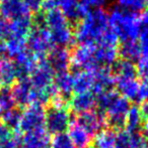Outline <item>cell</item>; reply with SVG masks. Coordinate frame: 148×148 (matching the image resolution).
I'll return each instance as SVG.
<instances>
[{
  "instance_id": "8fae6325",
  "label": "cell",
  "mask_w": 148,
  "mask_h": 148,
  "mask_svg": "<svg viewBox=\"0 0 148 148\" xmlns=\"http://www.w3.org/2000/svg\"><path fill=\"white\" fill-rule=\"evenodd\" d=\"M22 128L26 132L42 129L45 126V109L43 106L33 104L28 107L20 119Z\"/></svg>"
},
{
  "instance_id": "277c9868",
  "label": "cell",
  "mask_w": 148,
  "mask_h": 148,
  "mask_svg": "<svg viewBox=\"0 0 148 148\" xmlns=\"http://www.w3.org/2000/svg\"><path fill=\"white\" fill-rule=\"evenodd\" d=\"M71 124V112L66 106L51 104L45 111V127L49 134L66 133Z\"/></svg>"
},
{
  "instance_id": "6da1fadb",
  "label": "cell",
  "mask_w": 148,
  "mask_h": 148,
  "mask_svg": "<svg viewBox=\"0 0 148 148\" xmlns=\"http://www.w3.org/2000/svg\"><path fill=\"white\" fill-rule=\"evenodd\" d=\"M74 40L78 45H118V38L110 29L108 13L103 9L91 10L77 22L74 29Z\"/></svg>"
},
{
  "instance_id": "3957f363",
  "label": "cell",
  "mask_w": 148,
  "mask_h": 148,
  "mask_svg": "<svg viewBox=\"0 0 148 148\" xmlns=\"http://www.w3.org/2000/svg\"><path fill=\"white\" fill-rule=\"evenodd\" d=\"M44 26L51 35L54 45L67 49L74 41V32L69 20L59 9L46 11L43 17Z\"/></svg>"
},
{
  "instance_id": "8992f818",
  "label": "cell",
  "mask_w": 148,
  "mask_h": 148,
  "mask_svg": "<svg viewBox=\"0 0 148 148\" xmlns=\"http://www.w3.org/2000/svg\"><path fill=\"white\" fill-rule=\"evenodd\" d=\"M131 106L132 105L128 100L119 96L110 109L106 112V125L113 131L122 130L123 127H125L126 118Z\"/></svg>"
},
{
  "instance_id": "5bb4252c",
  "label": "cell",
  "mask_w": 148,
  "mask_h": 148,
  "mask_svg": "<svg viewBox=\"0 0 148 148\" xmlns=\"http://www.w3.org/2000/svg\"><path fill=\"white\" fill-rule=\"evenodd\" d=\"M55 4L57 9H59L69 21L79 20L87 13L80 5L79 0H56Z\"/></svg>"
},
{
  "instance_id": "ba28073f",
  "label": "cell",
  "mask_w": 148,
  "mask_h": 148,
  "mask_svg": "<svg viewBox=\"0 0 148 148\" xmlns=\"http://www.w3.org/2000/svg\"><path fill=\"white\" fill-rule=\"evenodd\" d=\"M94 45H78L71 53V66L77 71H92L99 69L94 60Z\"/></svg>"
},
{
  "instance_id": "d4e9b609",
  "label": "cell",
  "mask_w": 148,
  "mask_h": 148,
  "mask_svg": "<svg viewBox=\"0 0 148 148\" xmlns=\"http://www.w3.org/2000/svg\"><path fill=\"white\" fill-rule=\"evenodd\" d=\"M50 148H75L67 133L56 134L50 139Z\"/></svg>"
},
{
  "instance_id": "4dcf8cb0",
  "label": "cell",
  "mask_w": 148,
  "mask_h": 148,
  "mask_svg": "<svg viewBox=\"0 0 148 148\" xmlns=\"http://www.w3.org/2000/svg\"><path fill=\"white\" fill-rule=\"evenodd\" d=\"M141 131H142V136L144 137V139L147 141V143H148V120L144 122V125H143L142 130Z\"/></svg>"
},
{
  "instance_id": "e0dca14e",
  "label": "cell",
  "mask_w": 148,
  "mask_h": 148,
  "mask_svg": "<svg viewBox=\"0 0 148 148\" xmlns=\"http://www.w3.org/2000/svg\"><path fill=\"white\" fill-rule=\"evenodd\" d=\"M70 108L75 113L82 114L93 110L95 106V96L92 93L75 94L69 100Z\"/></svg>"
},
{
  "instance_id": "cb8c5ba5",
  "label": "cell",
  "mask_w": 148,
  "mask_h": 148,
  "mask_svg": "<svg viewBox=\"0 0 148 148\" xmlns=\"http://www.w3.org/2000/svg\"><path fill=\"white\" fill-rule=\"evenodd\" d=\"M117 7L127 11H143L148 6V0H116Z\"/></svg>"
},
{
  "instance_id": "836d02e7",
  "label": "cell",
  "mask_w": 148,
  "mask_h": 148,
  "mask_svg": "<svg viewBox=\"0 0 148 148\" xmlns=\"http://www.w3.org/2000/svg\"><path fill=\"white\" fill-rule=\"evenodd\" d=\"M88 148H90V147H88Z\"/></svg>"
},
{
  "instance_id": "1f68e13d",
  "label": "cell",
  "mask_w": 148,
  "mask_h": 148,
  "mask_svg": "<svg viewBox=\"0 0 148 148\" xmlns=\"http://www.w3.org/2000/svg\"><path fill=\"white\" fill-rule=\"evenodd\" d=\"M52 1H54V3H55V1H56V0H52ZM55 5H56V4H55ZM56 8H57V7H56Z\"/></svg>"
},
{
  "instance_id": "ffe728a7",
  "label": "cell",
  "mask_w": 148,
  "mask_h": 148,
  "mask_svg": "<svg viewBox=\"0 0 148 148\" xmlns=\"http://www.w3.org/2000/svg\"><path fill=\"white\" fill-rule=\"evenodd\" d=\"M144 122L145 121L142 117L139 107L133 105L131 106L128 115H127L126 123H125L126 129L125 130L128 131L129 133H140L143 125H144Z\"/></svg>"
},
{
  "instance_id": "44dd1931",
  "label": "cell",
  "mask_w": 148,
  "mask_h": 148,
  "mask_svg": "<svg viewBox=\"0 0 148 148\" xmlns=\"http://www.w3.org/2000/svg\"><path fill=\"white\" fill-rule=\"evenodd\" d=\"M116 133L111 129H106L97 133L90 142V148H115Z\"/></svg>"
},
{
  "instance_id": "5b68a950",
  "label": "cell",
  "mask_w": 148,
  "mask_h": 148,
  "mask_svg": "<svg viewBox=\"0 0 148 148\" xmlns=\"http://www.w3.org/2000/svg\"><path fill=\"white\" fill-rule=\"evenodd\" d=\"M28 47L33 57L39 60H45L50 51L55 47L49 31L44 25L31 31L28 36Z\"/></svg>"
},
{
  "instance_id": "30bf717a",
  "label": "cell",
  "mask_w": 148,
  "mask_h": 148,
  "mask_svg": "<svg viewBox=\"0 0 148 148\" xmlns=\"http://www.w3.org/2000/svg\"><path fill=\"white\" fill-rule=\"evenodd\" d=\"M76 124L80 126L90 136H95L97 133L104 130L106 126V121L103 114L91 110V111L79 114L76 117Z\"/></svg>"
},
{
  "instance_id": "e575fe53",
  "label": "cell",
  "mask_w": 148,
  "mask_h": 148,
  "mask_svg": "<svg viewBox=\"0 0 148 148\" xmlns=\"http://www.w3.org/2000/svg\"><path fill=\"white\" fill-rule=\"evenodd\" d=\"M115 148H116V147H115Z\"/></svg>"
},
{
  "instance_id": "d6986e66",
  "label": "cell",
  "mask_w": 148,
  "mask_h": 148,
  "mask_svg": "<svg viewBox=\"0 0 148 148\" xmlns=\"http://www.w3.org/2000/svg\"><path fill=\"white\" fill-rule=\"evenodd\" d=\"M67 134L71 139L75 148H88L90 146L91 136L76 123L70 125Z\"/></svg>"
},
{
  "instance_id": "f546056e",
  "label": "cell",
  "mask_w": 148,
  "mask_h": 148,
  "mask_svg": "<svg viewBox=\"0 0 148 148\" xmlns=\"http://www.w3.org/2000/svg\"><path fill=\"white\" fill-rule=\"evenodd\" d=\"M141 89H142V95L144 98V101L148 103V80H144L141 83Z\"/></svg>"
},
{
  "instance_id": "f1b7e54d",
  "label": "cell",
  "mask_w": 148,
  "mask_h": 148,
  "mask_svg": "<svg viewBox=\"0 0 148 148\" xmlns=\"http://www.w3.org/2000/svg\"><path fill=\"white\" fill-rule=\"evenodd\" d=\"M140 109V112L142 114V117L144 119V121H147L148 120V103L147 102H142L141 103V106L139 107Z\"/></svg>"
},
{
  "instance_id": "7c38bea8",
  "label": "cell",
  "mask_w": 148,
  "mask_h": 148,
  "mask_svg": "<svg viewBox=\"0 0 148 148\" xmlns=\"http://www.w3.org/2000/svg\"><path fill=\"white\" fill-rule=\"evenodd\" d=\"M46 60L55 74L66 72L71 66V53L65 47H55Z\"/></svg>"
},
{
  "instance_id": "484cf974",
  "label": "cell",
  "mask_w": 148,
  "mask_h": 148,
  "mask_svg": "<svg viewBox=\"0 0 148 148\" xmlns=\"http://www.w3.org/2000/svg\"><path fill=\"white\" fill-rule=\"evenodd\" d=\"M31 91L32 86L30 83H22L16 89V99L20 104L31 103Z\"/></svg>"
},
{
  "instance_id": "83f0119b",
  "label": "cell",
  "mask_w": 148,
  "mask_h": 148,
  "mask_svg": "<svg viewBox=\"0 0 148 148\" xmlns=\"http://www.w3.org/2000/svg\"><path fill=\"white\" fill-rule=\"evenodd\" d=\"M139 17H140V23L141 26H142V31H145V32L148 33V6L143 10Z\"/></svg>"
},
{
  "instance_id": "603a6c76",
  "label": "cell",
  "mask_w": 148,
  "mask_h": 148,
  "mask_svg": "<svg viewBox=\"0 0 148 148\" xmlns=\"http://www.w3.org/2000/svg\"><path fill=\"white\" fill-rule=\"evenodd\" d=\"M118 53L124 60H128L131 62H137L139 58L138 42L137 40L121 42V45L118 47Z\"/></svg>"
},
{
  "instance_id": "52a82bcc",
  "label": "cell",
  "mask_w": 148,
  "mask_h": 148,
  "mask_svg": "<svg viewBox=\"0 0 148 148\" xmlns=\"http://www.w3.org/2000/svg\"><path fill=\"white\" fill-rule=\"evenodd\" d=\"M117 93L129 102H144L141 83L137 77H114Z\"/></svg>"
},
{
  "instance_id": "ac0fdd59",
  "label": "cell",
  "mask_w": 148,
  "mask_h": 148,
  "mask_svg": "<svg viewBox=\"0 0 148 148\" xmlns=\"http://www.w3.org/2000/svg\"><path fill=\"white\" fill-rule=\"evenodd\" d=\"M50 139V134L44 128L30 131L24 136V146L26 148H47L49 147Z\"/></svg>"
},
{
  "instance_id": "9c48e42d",
  "label": "cell",
  "mask_w": 148,
  "mask_h": 148,
  "mask_svg": "<svg viewBox=\"0 0 148 148\" xmlns=\"http://www.w3.org/2000/svg\"><path fill=\"white\" fill-rule=\"evenodd\" d=\"M55 73L49 66L47 60H39L31 76V86L33 89H48L54 85Z\"/></svg>"
},
{
  "instance_id": "4fadbf2b",
  "label": "cell",
  "mask_w": 148,
  "mask_h": 148,
  "mask_svg": "<svg viewBox=\"0 0 148 148\" xmlns=\"http://www.w3.org/2000/svg\"><path fill=\"white\" fill-rule=\"evenodd\" d=\"M54 87L57 91L58 97L65 102L69 101L71 94L73 93V74L69 71L55 74Z\"/></svg>"
},
{
  "instance_id": "7402d4cb",
  "label": "cell",
  "mask_w": 148,
  "mask_h": 148,
  "mask_svg": "<svg viewBox=\"0 0 148 148\" xmlns=\"http://www.w3.org/2000/svg\"><path fill=\"white\" fill-rule=\"evenodd\" d=\"M119 96L120 95L117 93V91H114L113 89L104 91L95 96V106L97 107V112L103 115L106 114V112L110 109V107L118 99Z\"/></svg>"
},
{
  "instance_id": "7a4b0ae2",
  "label": "cell",
  "mask_w": 148,
  "mask_h": 148,
  "mask_svg": "<svg viewBox=\"0 0 148 148\" xmlns=\"http://www.w3.org/2000/svg\"><path fill=\"white\" fill-rule=\"evenodd\" d=\"M110 29L119 41H135L142 32L140 17L137 13L114 7L108 13Z\"/></svg>"
},
{
  "instance_id": "d6a6232c",
  "label": "cell",
  "mask_w": 148,
  "mask_h": 148,
  "mask_svg": "<svg viewBox=\"0 0 148 148\" xmlns=\"http://www.w3.org/2000/svg\"><path fill=\"white\" fill-rule=\"evenodd\" d=\"M47 148H50V147H47Z\"/></svg>"
},
{
  "instance_id": "4316f807",
  "label": "cell",
  "mask_w": 148,
  "mask_h": 148,
  "mask_svg": "<svg viewBox=\"0 0 148 148\" xmlns=\"http://www.w3.org/2000/svg\"><path fill=\"white\" fill-rule=\"evenodd\" d=\"M110 0H79L80 5L86 12L91 10H99L103 9Z\"/></svg>"
},
{
  "instance_id": "2e32d148",
  "label": "cell",
  "mask_w": 148,
  "mask_h": 148,
  "mask_svg": "<svg viewBox=\"0 0 148 148\" xmlns=\"http://www.w3.org/2000/svg\"><path fill=\"white\" fill-rule=\"evenodd\" d=\"M139 47V58L137 60V74L143 79L148 78V33L142 31L137 39Z\"/></svg>"
},
{
  "instance_id": "9a60e30c",
  "label": "cell",
  "mask_w": 148,
  "mask_h": 148,
  "mask_svg": "<svg viewBox=\"0 0 148 148\" xmlns=\"http://www.w3.org/2000/svg\"><path fill=\"white\" fill-rule=\"evenodd\" d=\"M94 85V70L77 71L73 74V93L83 94L92 91Z\"/></svg>"
}]
</instances>
